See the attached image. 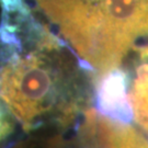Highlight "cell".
Listing matches in <instances>:
<instances>
[{
    "mask_svg": "<svg viewBox=\"0 0 148 148\" xmlns=\"http://www.w3.org/2000/svg\"><path fill=\"white\" fill-rule=\"evenodd\" d=\"M69 48L34 20L24 0L2 5L0 99L25 132L49 122L67 127L78 116L77 70Z\"/></svg>",
    "mask_w": 148,
    "mask_h": 148,
    "instance_id": "6da1fadb",
    "label": "cell"
},
{
    "mask_svg": "<svg viewBox=\"0 0 148 148\" xmlns=\"http://www.w3.org/2000/svg\"><path fill=\"white\" fill-rule=\"evenodd\" d=\"M84 126L100 148H148L147 138L126 122L97 116L93 111H88Z\"/></svg>",
    "mask_w": 148,
    "mask_h": 148,
    "instance_id": "3957f363",
    "label": "cell"
},
{
    "mask_svg": "<svg viewBox=\"0 0 148 148\" xmlns=\"http://www.w3.org/2000/svg\"><path fill=\"white\" fill-rule=\"evenodd\" d=\"M86 69L104 70V29L110 0H34Z\"/></svg>",
    "mask_w": 148,
    "mask_h": 148,
    "instance_id": "7a4b0ae2",
    "label": "cell"
},
{
    "mask_svg": "<svg viewBox=\"0 0 148 148\" xmlns=\"http://www.w3.org/2000/svg\"><path fill=\"white\" fill-rule=\"evenodd\" d=\"M138 60L130 98L133 116L138 125L148 133V52L138 55Z\"/></svg>",
    "mask_w": 148,
    "mask_h": 148,
    "instance_id": "277c9868",
    "label": "cell"
}]
</instances>
